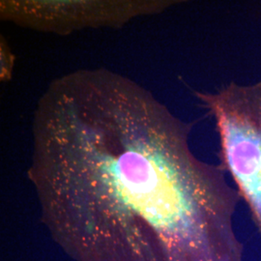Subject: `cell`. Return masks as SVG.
Here are the masks:
<instances>
[{
  "mask_svg": "<svg viewBox=\"0 0 261 261\" xmlns=\"http://www.w3.org/2000/svg\"><path fill=\"white\" fill-rule=\"evenodd\" d=\"M172 4L166 0H1L0 18L19 28L70 35L85 29L121 28Z\"/></svg>",
  "mask_w": 261,
  "mask_h": 261,
  "instance_id": "3957f363",
  "label": "cell"
},
{
  "mask_svg": "<svg viewBox=\"0 0 261 261\" xmlns=\"http://www.w3.org/2000/svg\"><path fill=\"white\" fill-rule=\"evenodd\" d=\"M195 95L214 117L220 165L232 178L261 234V81L232 82L214 93Z\"/></svg>",
  "mask_w": 261,
  "mask_h": 261,
  "instance_id": "7a4b0ae2",
  "label": "cell"
},
{
  "mask_svg": "<svg viewBox=\"0 0 261 261\" xmlns=\"http://www.w3.org/2000/svg\"><path fill=\"white\" fill-rule=\"evenodd\" d=\"M1 82H8L12 77L13 69H14V61L15 58L8 47L6 41H3V37H1Z\"/></svg>",
  "mask_w": 261,
  "mask_h": 261,
  "instance_id": "277c9868",
  "label": "cell"
},
{
  "mask_svg": "<svg viewBox=\"0 0 261 261\" xmlns=\"http://www.w3.org/2000/svg\"><path fill=\"white\" fill-rule=\"evenodd\" d=\"M192 125L105 67L53 80L32 119L28 178L50 239L73 261H245L241 196L197 158Z\"/></svg>",
  "mask_w": 261,
  "mask_h": 261,
  "instance_id": "6da1fadb",
  "label": "cell"
}]
</instances>
